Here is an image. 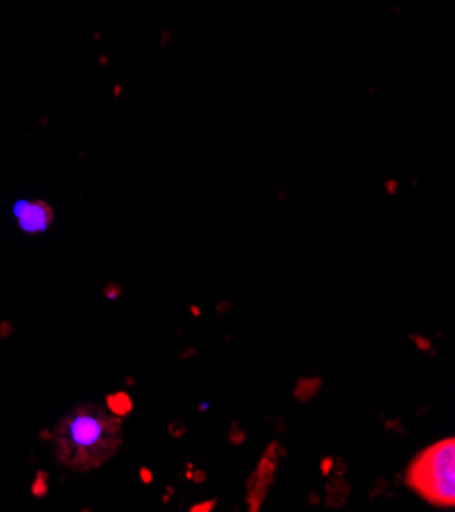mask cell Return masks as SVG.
I'll return each instance as SVG.
<instances>
[{
	"label": "cell",
	"mask_w": 455,
	"mask_h": 512,
	"mask_svg": "<svg viewBox=\"0 0 455 512\" xmlns=\"http://www.w3.org/2000/svg\"><path fill=\"white\" fill-rule=\"evenodd\" d=\"M58 462L74 472L96 470L123 445V421L109 408L86 402L70 411L52 433Z\"/></svg>",
	"instance_id": "obj_1"
},
{
	"label": "cell",
	"mask_w": 455,
	"mask_h": 512,
	"mask_svg": "<svg viewBox=\"0 0 455 512\" xmlns=\"http://www.w3.org/2000/svg\"><path fill=\"white\" fill-rule=\"evenodd\" d=\"M407 486L437 508L455 506V441L447 437L423 449L407 470Z\"/></svg>",
	"instance_id": "obj_2"
},
{
	"label": "cell",
	"mask_w": 455,
	"mask_h": 512,
	"mask_svg": "<svg viewBox=\"0 0 455 512\" xmlns=\"http://www.w3.org/2000/svg\"><path fill=\"white\" fill-rule=\"evenodd\" d=\"M13 215L21 231L43 233L54 225V209L43 200H17L13 204Z\"/></svg>",
	"instance_id": "obj_3"
},
{
	"label": "cell",
	"mask_w": 455,
	"mask_h": 512,
	"mask_svg": "<svg viewBox=\"0 0 455 512\" xmlns=\"http://www.w3.org/2000/svg\"><path fill=\"white\" fill-rule=\"evenodd\" d=\"M278 445H270V449L266 451V455L262 457V462L258 466V470L254 472V476L249 478L247 484V502L251 506V510H260V504L264 502L266 490L270 488V484L274 482L276 476V468H278V455H276Z\"/></svg>",
	"instance_id": "obj_4"
},
{
	"label": "cell",
	"mask_w": 455,
	"mask_h": 512,
	"mask_svg": "<svg viewBox=\"0 0 455 512\" xmlns=\"http://www.w3.org/2000/svg\"><path fill=\"white\" fill-rule=\"evenodd\" d=\"M323 380L321 378H300L294 388V396L298 402H309L319 392Z\"/></svg>",
	"instance_id": "obj_5"
},
{
	"label": "cell",
	"mask_w": 455,
	"mask_h": 512,
	"mask_svg": "<svg viewBox=\"0 0 455 512\" xmlns=\"http://www.w3.org/2000/svg\"><path fill=\"white\" fill-rule=\"evenodd\" d=\"M107 406L109 411L117 417H127L131 411H133V400L127 392H117V394H109L107 398Z\"/></svg>",
	"instance_id": "obj_6"
},
{
	"label": "cell",
	"mask_w": 455,
	"mask_h": 512,
	"mask_svg": "<svg viewBox=\"0 0 455 512\" xmlns=\"http://www.w3.org/2000/svg\"><path fill=\"white\" fill-rule=\"evenodd\" d=\"M31 490H33V496H37V498H43L47 494V474L45 472H39Z\"/></svg>",
	"instance_id": "obj_7"
},
{
	"label": "cell",
	"mask_w": 455,
	"mask_h": 512,
	"mask_svg": "<svg viewBox=\"0 0 455 512\" xmlns=\"http://www.w3.org/2000/svg\"><path fill=\"white\" fill-rule=\"evenodd\" d=\"M119 294H121V286H119V284H115V282H113V284H107V288H105V296H107V298L113 300V298H119Z\"/></svg>",
	"instance_id": "obj_8"
},
{
	"label": "cell",
	"mask_w": 455,
	"mask_h": 512,
	"mask_svg": "<svg viewBox=\"0 0 455 512\" xmlns=\"http://www.w3.org/2000/svg\"><path fill=\"white\" fill-rule=\"evenodd\" d=\"M213 506H215V500H209V502H205V504H196L192 510H194V512H198V510H200V512H207V510H211Z\"/></svg>",
	"instance_id": "obj_9"
},
{
	"label": "cell",
	"mask_w": 455,
	"mask_h": 512,
	"mask_svg": "<svg viewBox=\"0 0 455 512\" xmlns=\"http://www.w3.org/2000/svg\"><path fill=\"white\" fill-rule=\"evenodd\" d=\"M11 333H13V325H11V323H3V325H0V335L9 337Z\"/></svg>",
	"instance_id": "obj_10"
},
{
	"label": "cell",
	"mask_w": 455,
	"mask_h": 512,
	"mask_svg": "<svg viewBox=\"0 0 455 512\" xmlns=\"http://www.w3.org/2000/svg\"><path fill=\"white\" fill-rule=\"evenodd\" d=\"M229 437H231V441H233V443H241V441H243V437H245V435H243V433H241V431H233V433H231V435H229Z\"/></svg>",
	"instance_id": "obj_11"
},
{
	"label": "cell",
	"mask_w": 455,
	"mask_h": 512,
	"mask_svg": "<svg viewBox=\"0 0 455 512\" xmlns=\"http://www.w3.org/2000/svg\"><path fill=\"white\" fill-rule=\"evenodd\" d=\"M413 341H417V343H419V345H417L419 349H429V345H431L429 341H425V339H421V337H413Z\"/></svg>",
	"instance_id": "obj_12"
},
{
	"label": "cell",
	"mask_w": 455,
	"mask_h": 512,
	"mask_svg": "<svg viewBox=\"0 0 455 512\" xmlns=\"http://www.w3.org/2000/svg\"><path fill=\"white\" fill-rule=\"evenodd\" d=\"M141 480L147 484V482L154 480V476H151V472H147V470H141Z\"/></svg>",
	"instance_id": "obj_13"
},
{
	"label": "cell",
	"mask_w": 455,
	"mask_h": 512,
	"mask_svg": "<svg viewBox=\"0 0 455 512\" xmlns=\"http://www.w3.org/2000/svg\"><path fill=\"white\" fill-rule=\"evenodd\" d=\"M194 482H205V474H202V472H196L194 476H190Z\"/></svg>",
	"instance_id": "obj_14"
},
{
	"label": "cell",
	"mask_w": 455,
	"mask_h": 512,
	"mask_svg": "<svg viewBox=\"0 0 455 512\" xmlns=\"http://www.w3.org/2000/svg\"><path fill=\"white\" fill-rule=\"evenodd\" d=\"M331 466H333V462L331 459H327V462H323V472L327 474V470H331Z\"/></svg>",
	"instance_id": "obj_15"
}]
</instances>
